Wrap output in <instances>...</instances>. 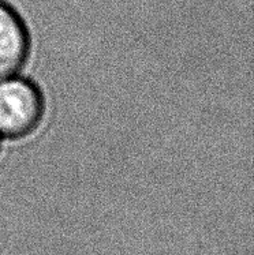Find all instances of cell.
<instances>
[{
  "label": "cell",
  "mask_w": 254,
  "mask_h": 255,
  "mask_svg": "<svg viewBox=\"0 0 254 255\" xmlns=\"http://www.w3.org/2000/svg\"><path fill=\"white\" fill-rule=\"evenodd\" d=\"M44 114L41 92L29 79H0V138L16 139L30 134Z\"/></svg>",
  "instance_id": "obj_1"
},
{
  "label": "cell",
  "mask_w": 254,
  "mask_h": 255,
  "mask_svg": "<svg viewBox=\"0 0 254 255\" xmlns=\"http://www.w3.org/2000/svg\"><path fill=\"white\" fill-rule=\"evenodd\" d=\"M29 52V36L21 16L0 1V79L15 75Z\"/></svg>",
  "instance_id": "obj_2"
}]
</instances>
